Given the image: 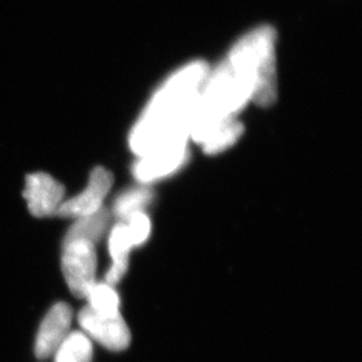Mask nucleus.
I'll use <instances>...</instances> for the list:
<instances>
[{
    "instance_id": "nucleus-14",
    "label": "nucleus",
    "mask_w": 362,
    "mask_h": 362,
    "mask_svg": "<svg viewBox=\"0 0 362 362\" xmlns=\"http://www.w3.org/2000/svg\"><path fill=\"white\" fill-rule=\"evenodd\" d=\"M88 308L100 315L113 317L120 313V296L107 283H95L86 296Z\"/></svg>"
},
{
    "instance_id": "nucleus-12",
    "label": "nucleus",
    "mask_w": 362,
    "mask_h": 362,
    "mask_svg": "<svg viewBox=\"0 0 362 362\" xmlns=\"http://www.w3.org/2000/svg\"><path fill=\"white\" fill-rule=\"evenodd\" d=\"M242 123L236 119L226 121L212 130L202 142L203 151L209 155H216L231 147L243 134Z\"/></svg>"
},
{
    "instance_id": "nucleus-13",
    "label": "nucleus",
    "mask_w": 362,
    "mask_h": 362,
    "mask_svg": "<svg viewBox=\"0 0 362 362\" xmlns=\"http://www.w3.org/2000/svg\"><path fill=\"white\" fill-rule=\"evenodd\" d=\"M151 199H153V192L146 185L126 190L114 203V215L117 216V218H120L122 222L127 221L135 214L144 212V209L151 204Z\"/></svg>"
},
{
    "instance_id": "nucleus-3",
    "label": "nucleus",
    "mask_w": 362,
    "mask_h": 362,
    "mask_svg": "<svg viewBox=\"0 0 362 362\" xmlns=\"http://www.w3.org/2000/svg\"><path fill=\"white\" fill-rule=\"evenodd\" d=\"M62 246V267L66 283L73 296L80 299L86 298L96 283L95 245L87 240H72Z\"/></svg>"
},
{
    "instance_id": "nucleus-9",
    "label": "nucleus",
    "mask_w": 362,
    "mask_h": 362,
    "mask_svg": "<svg viewBox=\"0 0 362 362\" xmlns=\"http://www.w3.org/2000/svg\"><path fill=\"white\" fill-rule=\"evenodd\" d=\"M133 247L135 246L130 238L126 223L121 222L114 226L110 231V243H108V250H110V258L113 263L110 265V270L107 271L105 283L110 286L120 283L128 270L129 253Z\"/></svg>"
},
{
    "instance_id": "nucleus-15",
    "label": "nucleus",
    "mask_w": 362,
    "mask_h": 362,
    "mask_svg": "<svg viewBox=\"0 0 362 362\" xmlns=\"http://www.w3.org/2000/svg\"><path fill=\"white\" fill-rule=\"evenodd\" d=\"M123 222L126 223L134 246H140L147 242L148 238L151 236V222L144 212L135 214Z\"/></svg>"
},
{
    "instance_id": "nucleus-5",
    "label": "nucleus",
    "mask_w": 362,
    "mask_h": 362,
    "mask_svg": "<svg viewBox=\"0 0 362 362\" xmlns=\"http://www.w3.org/2000/svg\"><path fill=\"white\" fill-rule=\"evenodd\" d=\"M114 177L110 171L105 168L96 167L90 174L88 185L79 195L62 202L55 215L64 218H79L92 215L103 209V201L108 195Z\"/></svg>"
},
{
    "instance_id": "nucleus-2",
    "label": "nucleus",
    "mask_w": 362,
    "mask_h": 362,
    "mask_svg": "<svg viewBox=\"0 0 362 362\" xmlns=\"http://www.w3.org/2000/svg\"><path fill=\"white\" fill-rule=\"evenodd\" d=\"M259 66L256 52L238 41L226 62L206 76L192 112L189 137L202 144L212 130L235 119L246 103L252 101Z\"/></svg>"
},
{
    "instance_id": "nucleus-8",
    "label": "nucleus",
    "mask_w": 362,
    "mask_h": 362,
    "mask_svg": "<svg viewBox=\"0 0 362 362\" xmlns=\"http://www.w3.org/2000/svg\"><path fill=\"white\" fill-rule=\"evenodd\" d=\"M73 311L66 303H58L49 310L39 327L35 340V356L46 359L54 356L59 346L71 333Z\"/></svg>"
},
{
    "instance_id": "nucleus-1",
    "label": "nucleus",
    "mask_w": 362,
    "mask_h": 362,
    "mask_svg": "<svg viewBox=\"0 0 362 362\" xmlns=\"http://www.w3.org/2000/svg\"><path fill=\"white\" fill-rule=\"evenodd\" d=\"M208 74L206 64L192 62L158 89L130 134V148L139 158L188 140L192 112Z\"/></svg>"
},
{
    "instance_id": "nucleus-6",
    "label": "nucleus",
    "mask_w": 362,
    "mask_h": 362,
    "mask_svg": "<svg viewBox=\"0 0 362 362\" xmlns=\"http://www.w3.org/2000/svg\"><path fill=\"white\" fill-rule=\"evenodd\" d=\"M188 158L187 141L169 144L141 156L134 164V176L141 183H151L174 174Z\"/></svg>"
},
{
    "instance_id": "nucleus-4",
    "label": "nucleus",
    "mask_w": 362,
    "mask_h": 362,
    "mask_svg": "<svg viewBox=\"0 0 362 362\" xmlns=\"http://www.w3.org/2000/svg\"><path fill=\"white\" fill-rule=\"evenodd\" d=\"M78 322L88 338L94 339L110 351L121 352L129 347L132 333L121 313L105 317L86 306L79 312Z\"/></svg>"
},
{
    "instance_id": "nucleus-11",
    "label": "nucleus",
    "mask_w": 362,
    "mask_h": 362,
    "mask_svg": "<svg viewBox=\"0 0 362 362\" xmlns=\"http://www.w3.org/2000/svg\"><path fill=\"white\" fill-rule=\"evenodd\" d=\"M55 362H92L90 338L82 332H71L55 351Z\"/></svg>"
},
{
    "instance_id": "nucleus-7",
    "label": "nucleus",
    "mask_w": 362,
    "mask_h": 362,
    "mask_svg": "<svg viewBox=\"0 0 362 362\" xmlns=\"http://www.w3.org/2000/svg\"><path fill=\"white\" fill-rule=\"evenodd\" d=\"M65 197V187L46 173L28 175L24 199L28 211L37 218H44L57 214Z\"/></svg>"
},
{
    "instance_id": "nucleus-10",
    "label": "nucleus",
    "mask_w": 362,
    "mask_h": 362,
    "mask_svg": "<svg viewBox=\"0 0 362 362\" xmlns=\"http://www.w3.org/2000/svg\"><path fill=\"white\" fill-rule=\"evenodd\" d=\"M110 219V212L105 209H100L99 211L92 215L76 218L74 224L66 233L62 245L72 240H87L95 245L106 233Z\"/></svg>"
}]
</instances>
